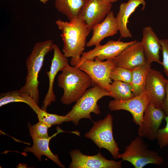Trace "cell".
Returning <instances> with one entry per match:
<instances>
[{
	"instance_id": "cell-1",
	"label": "cell",
	"mask_w": 168,
	"mask_h": 168,
	"mask_svg": "<svg viewBox=\"0 0 168 168\" xmlns=\"http://www.w3.org/2000/svg\"><path fill=\"white\" fill-rule=\"evenodd\" d=\"M55 23L62 31L64 55L67 58H80L86 46L87 37L90 32L85 21L78 16L69 22L58 19Z\"/></svg>"
},
{
	"instance_id": "cell-2",
	"label": "cell",
	"mask_w": 168,
	"mask_h": 168,
	"mask_svg": "<svg viewBox=\"0 0 168 168\" xmlns=\"http://www.w3.org/2000/svg\"><path fill=\"white\" fill-rule=\"evenodd\" d=\"M61 71L58 77V84L63 90L60 100L64 104L69 105L77 101L93 86L90 77L77 67L68 64Z\"/></svg>"
},
{
	"instance_id": "cell-3",
	"label": "cell",
	"mask_w": 168,
	"mask_h": 168,
	"mask_svg": "<svg viewBox=\"0 0 168 168\" xmlns=\"http://www.w3.org/2000/svg\"><path fill=\"white\" fill-rule=\"evenodd\" d=\"M54 45L51 40L37 42L26 60L27 74L26 82L19 90L30 96L38 105L39 101V73L45 55L53 49Z\"/></svg>"
},
{
	"instance_id": "cell-4",
	"label": "cell",
	"mask_w": 168,
	"mask_h": 168,
	"mask_svg": "<svg viewBox=\"0 0 168 168\" xmlns=\"http://www.w3.org/2000/svg\"><path fill=\"white\" fill-rule=\"evenodd\" d=\"M110 95L109 92L96 84L86 90L66 115L76 125L79 124L80 120L82 119H88L92 121L91 113L97 115L100 113V106L97 104L98 100L103 97L110 96Z\"/></svg>"
},
{
	"instance_id": "cell-5",
	"label": "cell",
	"mask_w": 168,
	"mask_h": 168,
	"mask_svg": "<svg viewBox=\"0 0 168 168\" xmlns=\"http://www.w3.org/2000/svg\"><path fill=\"white\" fill-rule=\"evenodd\" d=\"M149 145L138 136L125 147L118 158L130 162L135 168H142L150 164L160 165L164 162L162 157L156 151L149 148Z\"/></svg>"
},
{
	"instance_id": "cell-6",
	"label": "cell",
	"mask_w": 168,
	"mask_h": 168,
	"mask_svg": "<svg viewBox=\"0 0 168 168\" xmlns=\"http://www.w3.org/2000/svg\"><path fill=\"white\" fill-rule=\"evenodd\" d=\"M70 63L72 66L78 68L90 77L93 86L97 84L102 89L109 92L110 85L112 82L110 77V72L115 67L111 59L101 61L96 59L91 61L71 58Z\"/></svg>"
},
{
	"instance_id": "cell-7",
	"label": "cell",
	"mask_w": 168,
	"mask_h": 168,
	"mask_svg": "<svg viewBox=\"0 0 168 168\" xmlns=\"http://www.w3.org/2000/svg\"><path fill=\"white\" fill-rule=\"evenodd\" d=\"M113 117L108 113L103 119L93 122V124L85 136L92 140L100 149L107 150L115 159L118 158L119 149L113 134Z\"/></svg>"
},
{
	"instance_id": "cell-8",
	"label": "cell",
	"mask_w": 168,
	"mask_h": 168,
	"mask_svg": "<svg viewBox=\"0 0 168 168\" xmlns=\"http://www.w3.org/2000/svg\"><path fill=\"white\" fill-rule=\"evenodd\" d=\"M150 101V96L145 91L127 100H111L109 103L108 107L112 111L124 110L129 112L132 115L133 122L140 127L142 125L144 112Z\"/></svg>"
},
{
	"instance_id": "cell-9",
	"label": "cell",
	"mask_w": 168,
	"mask_h": 168,
	"mask_svg": "<svg viewBox=\"0 0 168 168\" xmlns=\"http://www.w3.org/2000/svg\"><path fill=\"white\" fill-rule=\"evenodd\" d=\"M112 6L109 0H84L78 16L85 21L90 32L94 26L104 20Z\"/></svg>"
},
{
	"instance_id": "cell-10",
	"label": "cell",
	"mask_w": 168,
	"mask_h": 168,
	"mask_svg": "<svg viewBox=\"0 0 168 168\" xmlns=\"http://www.w3.org/2000/svg\"><path fill=\"white\" fill-rule=\"evenodd\" d=\"M72 161L70 168H121L122 161H116L106 159L100 153L93 156L83 154L78 149L70 152Z\"/></svg>"
},
{
	"instance_id": "cell-11",
	"label": "cell",
	"mask_w": 168,
	"mask_h": 168,
	"mask_svg": "<svg viewBox=\"0 0 168 168\" xmlns=\"http://www.w3.org/2000/svg\"><path fill=\"white\" fill-rule=\"evenodd\" d=\"M166 115L160 107H156L150 103L143 116L142 125L139 127L138 136L152 141L156 138L157 134Z\"/></svg>"
},
{
	"instance_id": "cell-12",
	"label": "cell",
	"mask_w": 168,
	"mask_h": 168,
	"mask_svg": "<svg viewBox=\"0 0 168 168\" xmlns=\"http://www.w3.org/2000/svg\"><path fill=\"white\" fill-rule=\"evenodd\" d=\"M115 67L133 70L144 64L146 58L141 41L134 40L118 55L111 59Z\"/></svg>"
},
{
	"instance_id": "cell-13",
	"label": "cell",
	"mask_w": 168,
	"mask_h": 168,
	"mask_svg": "<svg viewBox=\"0 0 168 168\" xmlns=\"http://www.w3.org/2000/svg\"><path fill=\"white\" fill-rule=\"evenodd\" d=\"M133 42L110 40L103 45L100 44L96 46L92 50L83 52L80 59L91 61L96 59L101 61L112 59L118 55Z\"/></svg>"
},
{
	"instance_id": "cell-14",
	"label": "cell",
	"mask_w": 168,
	"mask_h": 168,
	"mask_svg": "<svg viewBox=\"0 0 168 168\" xmlns=\"http://www.w3.org/2000/svg\"><path fill=\"white\" fill-rule=\"evenodd\" d=\"M53 50L54 55L51 60L50 69L46 72L49 80V86L47 93L43 101L41 109L46 111L47 107L52 102L56 100V97L53 90V85L55 77L58 72L61 71L68 64V60L61 51L58 46L54 44Z\"/></svg>"
},
{
	"instance_id": "cell-15",
	"label": "cell",
	"mask_w": 168,
	"mask_h": 168,
	"mask_svg": "<svg viewBox=\"0 0 168 168\" xmlns=\"http://www.w3.org/2000/svg\"><path fill=\"white\" fill-rule=\"evenodd\" d=\"M28 125L30 134L33 141V144L31 147H26L23 149L25 152L33 153L40 161H41L42 156H45L51 160L59 167L63 168L65 167L59 160L58 155L53 154L49 148V145L50 140L58 133L64 132L59 128L57 129V132L53 134L48 138H42L38 137L34 133L30 122Z\"/></svg>"
},
{
	"instance_id": "cell-16",
	"label": "cell",
	"mask_w": 168,
	"mask_h": 168,
	"mask_svg": "<svg viewBox=\"0 0 168 168\" xmlns=\"http://www.w3.org/2000/svg\"><path fill=\"white\" fill-rule=\"evenodd\" d=\"M166 79L159 71L151 68L147 79L145 91L149 94L150 103L156 107L162 105L166 95Z\"/></svg>"
},
{
	"instance_id": "cell-17",
	"label": "cell",
	"mask_w": 168,
	"mask_h": 168,
	"mask_svg": "<svg viewBox=\"0 0 168 168\" xmlns=\"http://www.w3.org/2000/svg\"><path fill=\"white\" fill-rule=\"evenodd\" d=\"M92 30L93 35L86 43L87 47L99 45L105 38L116 34L119 30L113 12L110 11L104 20L94 26Z\"/></svg>"
},
{
	"instance_id": "cell-18",
	"label": "cell",
	"mask_w": 168,
	"mask_h": 168,
	"mask_svg": "<svg viewBox=\"0 0 168 168\" xmlns=\"http://www.w3.org/2000/svg\"><path fill=\"white\" fill-rule=\"evenodd\" d=\"M141 5L142 6V10H144L146 5V2L144 0H129L127 2L120 4L115 18L121 37H132V35L127 27V24L129 22L128 19Z\"/></svg>"
},
{
	"instance_id": "cell-19",
	"label": "cell",
	"mask_w": 168,
	"mask_h": 168,
	"mask_svg": "<svg viewBox=\"0 0 168 168\" xmlns=\"http://www.w3.org/2000/svg\"><path fill=\"white\" fill-rule=\"evenodd\" d=\"M147 61L152 63L156 62L162 65L159 53L162 49L160 40L150 26L142 30V38L141 41Z\"/></svg>"
},
{
	"instance_id": "cell-20",
	"label": "cell",
	"mask_w": 168,
	"mask_h": 168,
	"mask_svg": "<svg viewBox=\"0 0 168 168\" xmlns=\"http://www.w3.org/2000/svg\"><path fill=\"white\" fill-rule=\"evenodd\" d=\"M151 64L146 61L144 64L132 70V78L130 84L134 97L145 91L147 79L151 68Z\"/></svg>"
},
{
	"instance_id": "cell-21",
	"label": "cell",
	"mask_w": 168,
	"mask_h": 168,
	"mask_svg": "<svg viewBox=\"0 0 168 168\" xmlns=\"http://www.w3.org/2000/svg\"><path fill=\"white\" fill-rule=\"evenodd\" d=\"M15 102H21L26 104L35 113L40 108L38 105L30 96L20 90L8 91L0 94V107Z\"/></svg>"
},
{
	"instance_id": "cell-22",
	"label": "cell",
	"mask_w": 168,
	"mask_h": 168,
	"mask_svg": "<svg viewBox=\"0 0 168 168\" xmlns=\"http://www.w3.org/2000/svg\"><path fill=\"white\" fill-rule=\"evenodd\" d=\"M84 3V0H55V6L70 21L78 16Z\"/></svg>"
},
{
	"instance_id": "cell-23",
	"label": "cell",
	"mask_w": 168,
	"mask_h": 168,
	"mask_svg": "<svg viewBox=\"0 0 168 168\" xmlns=\"http://www.w3.org/2000/svg\"><path fill=\"white\" fill-rule=\"evenodd\" d=\"M110 97L120 101L127 100L134 97L130 83L120 81H114L109 87Z\"/></svg>"
},
{
	"instance_id": "cell-24",
	"label": "cell",
	"mask_w": 168,
	"mask_h": 168,
	"mask_svg": "<svg viewBox=\"0 0 168 168\" xmlns=\"http://www.w3.org/2000/svg\"><path fill=\"white\" fill-rule=\"evenodd\" d=\"M36 113L39 121L46 124L49 128L53 125H61L63 122L71 121V119L66 115L62 116L49 113L40 108Z\"/></svg>"
},
{
	"instance_id": "cell-25",
	"label": "cell",
	"mask_w": 168,
	"mask_h": 168,
	"mask_svg": "<svg viewBox=\"0 0 168 168\" xmlns=\"http://www.w3.org/2000/svg\"><path fill=\"white\" fill-rule=\"evenodd\" d=\"M110 78L114 81H120L131 83L132 80V70L125 68L115 67L112 69Z\"/></svg>"
},
{
	"instance_id": "cell-26",
	"label": "cell",
	"mask_w": 168,
	"mask_h": 168,
	"mask_svg": "<svg viewBox=\"0 0 168 168\" xmlns=\"http://www.w3.org/2000/svg\"><path fill=\"white\" fill-rule=\"evenodd\" d=\"M165 119L166 123V126L159 129L156 138L161 148L168 145V116H166Z\"/></svg>"
},
{
	"instance_id": "cell-27",
	"label": "cell",
	"mask_w": 168,
	"mask_h": 168,
	"mask_svg": "<svg viewBox=\"0 0 168 168\" xmlns=\"http://www.w3.org/2000/svg\"><path fill=\"white\" fill-rule=\"evenodd\" d=\"M31 127L34 133L39 137L42 138H48L50 137L48 133L49 127L46 124L39 121L35 124L31 125Z\"/></svg>"
},
{
	"instance_id": "cell-28",
	"label": "cell",
	"mask_w": 168,
	"mask_h": 168,
	"mask_svg": "<svg viewBox=\"0 0 168 168\" xmlns=\"http://www.w3.org/2000/svg\"><path fill=\"white\" fill-rule=\"evenodd\" d=\"M163 56L162 65L163 72L168 77V39L160 40Z\"/></svg>"
},
{
	"instance_id": "cell-29",
	"label": "cell",
	"mask_w": 168,
	"mask_h": 168,
	"mask_svg": "<svg viewBox=\"0 0 168 168\" xmlns=\"http://www.w3.org/2000/svg\"><path fill=\"white\" fill-rule=\"evenodd\" d=\"M160 107L163 110L166 115L168 116V79H166L165 96Z\"/></svg>"
},
{
	"instance_id": "cell-30",
	"label": "cell",
	"mask_w": 168,
	"mask_h": 168,
	"mask_svg": "<svg viewBox=\"0 0 168 168\" xmlns=\"http://www.w3.org/2000/svg\"><path fill=\"white\" fill-rule=\"evenodd\" d=\"M17 168H26V164H19L18 166H17Z\"/></svg>"
},
{
	"instance_id": "cell-31",
	"label": "cell",
	"mask_w": 168,
	"mask_h": 168,
	"mask_svg": "<svg viewBox=\"0 0 168 168\" xmlns=\"http://www.w3.org/2000/svg\"><path fill=\"white\" fill-rule=\"evenodd\" d=\"M40 1L43 3H46L49 0H39Z\"/></svg>"
},
{
	"instance_id": "cell-32",
	"label": "cell",
	"mask_w": 168,
	"mask_h": 168,
	"mask_svg": "<svg viewBox=\"0 0 168 168\" xmlns=\"http://www.w3.org/2000/svg\"><path fill=\"white\" fill-rule=\"evenodd\" d=\"M112 3L117 2L118 0H109Z\"/></svg>"
}]
</instances>
